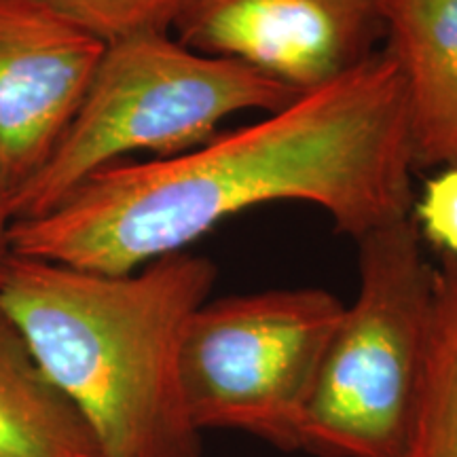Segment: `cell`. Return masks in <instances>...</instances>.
<instances>
[{
	"label": "cell",
	"instance_id": "cell-1",
	"mask_svg": "<svg viewBox=\"0 0 457 457\" xmlns=\"http://www.w3.org/2000/svg\"><path fill=\"white\" fill-rule=\"evenodd\" d=\"M415 162L384 49L276 112L171 157L119 162L47 214L13 220V254L125 276L267 204L316 205L353 242L413 214Z\"/></svg>",
	"mask_w": 457,
	"mask_h": 457
},
{
	"label": "cell",
	"instance_id": "cell-2",
	"mask_svg": "<svg viewBox=\"0 0 457 457\" xmlns=\"http://www.w3.org/2000/svg\"><path fill=\"white\" fill-rule=\"evenodd\" d=\"M216 276L214 262L191 250L125 276L13 254L0 307L106 457H204L182 403L179 358Z\"/></svg>",
	"mask_w": 457,
	"mask_h": 457
},
{
	"label": "cell",
	"instance_id": "cell-3",
	"mask_svg": "<svg viewBox=\"0 0 457 457\" xmlns=\"http://www.w3.org/2000/svg\"><path fill=\"white\" fill-rule=\"evenodd\" d=\"M296 96L253 68L188 49L170 32L106 45L54 155L9 199L11 216L38 219L128 155H179L212 138L228 117L276 112Z\"/></svg>",
	"mask_w": 457,
	"mask_h": 457
},
{
	"label": "cell",
	"instance_id": "cell-4",
	"mask_svg": "<svg viewBox=\"0 0 457 457\" xmlns=\"http://www.w3.org/2000/svg\"><path fill=\"white\" fill-rule=\"evenodd\" d=\"M358 288L339 320L301 451L316 457H400L424 369L436 267L413 216L358 239Z\"/></svg>",
	"mask_w": 457,
	"mask_h": 457
},
{
	"label": "cell",
	"instance_id": "cell-5",
	"mask_svg": "<svg viewBox=\"0 0 457 457\" xmlns=\"http://www.w3.org/2000/svg\"><path fill=\"white\" fill-rule=\"evenodd\" d=\"M345 303L316 286L202 303L179 358L185 411L199 434L242 432L301 451L303 424Z\"/></svg>",
	"mask_w": 457,
	"mask_h": 457
},
{
	"label": "cell",
	"instance_id": "cell-6",
	"mask_svg": "<svg viewBox=\"0 0 457 457\" xmlns=\"http://www.w3.org/2000/svg\"><path fill=\"white\" fill-rule=\"evenodd\" d=\"M176 38L303 94L373 55L379 0H182Z\"/></svg>",
	"mask_w": 457,
	"mask_h": 457
},
{
	"label": "cell",
	"instance_id": "cell-7",
	"mask_svg": "<svg viewBox=\"0 0 457 457\" xmlns=\"http://www.w3.org/2000/svg\"><path fill=\"white\" fill-rule=\"evenodd\" d=\"M106 45L34 0H0V191L45 168Z\"/></svg>",
	"mask_w": 457,
	"mask_h": 457
},
{
	"label": "cell",
	"instance_id": "cell-8",
	"mask_svg": "<svg viewBox=\"0 0 457 457\" xmlns=\"http://www.w3.org/2000/svg\"><path fill=\"white\" fill-rule=\"evenodd\" d=\"M417 168L457 165V0H379Z\"/></svg>",
	"mask_w": 457,
	"mask_h": 457
},
{
	"label": "cell",
	"instance_id": "cell-9",
	"mask_svg": "<svg viewBox=\"0 0 457 457\" xmlns=\"http://www.w3.org/2000/svg\"><path fill=\"white\" fill-rule=\"evenodd\" d=\"M0 457H106L77 404L0 307Z\"/></svg>",
	"mask_w": 457,
	"mask_h": 457
},
{
	"label": "cell",
	"instance_id": "cell-10",
	"mask_svg": "<svg viewBox=\"0 0 457 457\" xmlns=\"http://www.w3.org/2000/svg\"><path fill=\"white\" fill-rule=\"evenodd\" d=\"M400 457H457V256L436 267L430 337Z\"/></svg>",
	"mask_w": 457,
	"mask_h": 457
},
{
	"label": "cell",
	"instance_id": "cell-11",
	"mask_svg": "<svg viewBox=\"0 0 457 457\" xmlns=\"http://www.w3.org/2000/svg\"><path fill=\"white\" fill-rule=\"evenodd\" d=\"M102 45L174 28L182 0H34Z\"/></svg>",
	"mask_w": 457,
	"mask_h": 457
},
{
	"label": "cell",
	"instance_id": "cell-12",
	"mask_svg": "<svg viewBox=\"0 0 457 457\" xmlns=\"http://www.w3.org/2000/svg\"><path fill=\"white\" fill-rule=\"evenodd\" d=\"M413 220L445 256H457V165L426 182L413 204Z\"/></svg>",
	"mask_w": 457,
	"mask_h": 457
},
{
	"label": "cell",
	"instance_id": "cell-13",
	"mask_svg": "<svg viewBox=\"0 0 457 457\" xmlns=\"http://www.w3.org/2000/svg\"><path fill=\"white\" fill-rule=\"evenodd\" d=\"M11 227H13V216H11L9 210V197L0 191V290H3L4 279H7L9 262L13 259Z\"/></svg>",
	"mask_w": 457,
	"mask_h": 457
}]
</instances>
